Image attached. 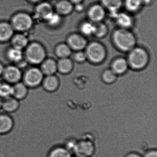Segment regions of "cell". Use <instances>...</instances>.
I'll list each match as a JSON object with an SVG mask.
<instances>
[{"mask_svg":"<svg viewBox=\"0 0 157 157\" xmlns=\"http://www.w3.org/2000/svg\"><path fill=\"white\" fill-rule=\"evenodd\" d=\"M30 2H32V3H39V2H41L42 0H28Z\"/></svg>","mask_w":157,"mask_h":157,"instance_id":"obj_38","label":"cell"},{"mask_svg":"<svg viewBox=\"0 0 157 157\" xmlns=\"http://www.w3.org/2000/svg\"><path fill=\"white\" fill-rule=\"evenodd\" d=\"M113 40L117 47L120 50L128 51L132 50L136 44L134 36L125 29H119L114 33Z\"/></svg>","mask_w":157,"mask_h":157,"instance_id":"obj_2","label":"cell"},{"mask_svg":"<svg viewBox=\"0 0 157 157\" xmlns=\"http://www.w3.org/2000/svg\"><path fill=\"white\" fill-rule=\"evenodd\" d=\"M45 21L48 25L51 26H56L58 25L61 21V18L58 13H53Z\"/></svg>","mask_w":157,"mask_h":157,"instance_id":"obj_30","label":"cell"},{"mask_svg":"<svg viewBox=\"0 0 157 157\" xmlns=\"http://www.w3.org/2000/svg\"><path fill=\"white\" fill-rule=\"evenodd\" d=\"M85 54L90 61L95 63L101 62L105 56L104 48L101 44L96 42L91 43L88 46Z\"/></svg>","mask_w":157,"mask_h":157,"instance_id":"obj_6","label":"cell"},{"mask_svg":"<svg viewBox=\"0 0 157 157\" xmlns=\"http://www.w3.org/2000/svg\"><path fill=\"white\" fill-rule=\"evenodd\" d=\"M24 56L28 63L37 65L41 64L46 59V52L42 44L34 42L28 44Z\"/></svg>","mask_w":157,"mask_h":157,"instance_id":"obj_1","label":"cell"},{"mask_svg":"<svg viewBox=\"0 0 157 157\" xmlns=\"http://www.w3.org/2000/svg\"><path fill=\"white\" fill-rule=\"evenodd\" d=\"M2 75L6 82L14 84L20 82L23 75L21 69L16 65H10L5 67Z\"/></svg>","mask_w":157,"mask_h":157,"instance_id":"obj_7","label":"cell"},{"mask_svg":"<svg viewBox=\"0 0 157 157\" xmlns=\"http://www.w3.org/2000/svg\"><path fill=\"white\" fill-rule=\"evenodd\" d=\"M56 8L59 14L67 15L72 11V5L68 1L62 0L57 3Z\"/></svg>","mask_w":157,"mask_h":157,"instance_id":"obj_20","label":"cell"},{"mask_svg":"<svg viewBox=\"0 0 157 157\" xmlns=\"http://www.w3.org/2000/svg\"><path fill=\"white\" fill-rule=\"evenodd\" d=\"M12 97L21 101L24 100L28 94L29 88L23 82H17L12 85Z\"/></svg>","mask_w":157,"mask_h":157,"instance_id":"obj_12","label":"cell"},{"mask_svg":"<svg viewBox=\"0 0 157 157\" xmlns=\"http://www.w3.org/2000/svg\"><path fill=\"white\" fill-rule=\"evenodd\" d=\"M125 157H142V156L136 152H131L128 154Z\"/></svg>","mask_w":157,"mask_h":157,"instance_id":"obj_35","label":"cell"},{"mask_svg":"<svg viewBox=\"0 0 157 157\" xmlns=\"http://www.w3.org/2000/svg\"><path fill=\"white\" fill-rule=\"evenodd\" d=\"M143 157H157V151L156 150H151L145 153Z\"/></svg>","mask_w":157,"mask_h":157,"instance_id":"obj_34","label":"cell"},{"mask_svg":"<svg viewBox=\"0 0 157 157\" xmlns=\"http://www.w3.org/2000/svg\"><path fill=\"white\" fill-rule=\"evenodd\" d=\"M57 70L60 73L66 74L71 71L72 68V63L70 59L66 58H62L59 59L57 63Z\"/></svg>","mask_w":157,"mask_h":157,"instance_id":"obj_23","label":"cell"},{"mask_svg":"<svg viewBox=\"0 0 157 157\" xmlns=\"http://www.w3.org/2000/svg\"><path fill=\"white\" fill-rule=\"evenodd\" d=\"M107 32V29L105 25L101 23H97L94 25L93 34L98 37L104 36Z\"/></svg>","mask_w":157,"mask_h":157,"instance_id":"obj_29","label":"cell"},{"mask_svg":"<svg viewBox=\"0 0 157 157\" xmlns=\"http://www.w3.org/2000/svg\"><path fill=\"white\" fill-rule=\"evenodd\" d=\"M10 24L14 31L23 33L27 32L32 28L33 20L27 13H17L12 17Z\"/></svg>","mask_w":157,"mask_h":157,"instance_id":"obj_3","label":"cell"},{"mask_svg":"<svg viewBox=\"0 0 157 157\" xmlns=\"http://www.w3.org/2000/svg\"><path fill=\"white\" fill-rule=\"evenodd\" d=\"M48 157H71L70 151L66 147H56L49 151Z\"/></svg>","mask_w":157,"mask_h":157,"instance_id":"obj_21","label":"cell"},{"mask_svg":"<svg viewBox=\"0 0 157 157\" xmlns=\"http://www.w3.org/2000/svg\"><path fill=\"white\" fill-rule=\"evenodd\" d=\"M116 18L117 23L123 28H128L132 25V21L131 17L126 13L118 14Z\"/></svg>","mask_w":157,"mask_h":157,"instance_id":"obj_26","label":"cell"},{"mask_svg":"<svg viewBox=\"0 0 157 157\" xmlns=\"http://www.w3.org/2000/svg\"><path fill=\"white\" fill-rule=\"evenodd\" d=\"M13 87L8 82H0V99H6L12 96Z\"/></svg>","mask_w":157,"mask_h":157,"instance_id":"obj_25","label":"cell"},{"mask_svg":"<svg viewBox=\"0 0 157 157\" xmlns=\"http://www.w3.org/2000/svg\"><path fill=\"white\" fill-rule=\"evenodd\" d=\"M44 75L40 69L32 67L28 69L22 75L23 83L28 88H37L42 84Z\"/></svg>","mask_w":157,"mask_h":157,"instance_id":"obj_5","label":"cell"},{"mask_svg":"<svg viewBox=\"0 0 157 157\" xmlns=\"http://www.w3.org/2000/svg\"><path fill=\"white\" fill-rule=\"evenodd\" d=\"M53 13L52 5L47 2H39L35 9V16L41 21H45Z\"/></svg>","mask_w":157,"mask_h":157,"instance_id":"obj_10","label":"cell"},{"mask_svg":"<svg viewBox=\"0 0 157 157\" xmlns=\"http://www.w3.org/2000/svg\"><path fill=\"white\" fill-rule=\"evenodd\" d=\"M105 12L103 8L100 5H95L92 6L89 11L90 19L94 22L101 21L105 17Z\"/></svg>","mask_w":157,"mask_h":157,"instance_id":"obj_18","label":"cell"},{"mask_svg":"<svg viewBox=\"0 0 157 157\" xmlns=\"http://www.w3.org/2000/svg\"><path fill=\"white\" fill-rule=\"evenodd\" d=\"M83 7L82 5L80 4V3L77 4V6L76 7V9L78 11H81L82 10H83Z\"/></svg>","mask_w":157,"mask_h":157,"instance_id":"obj_36","label":"cell"},{"mask_svg":"<svg viewBox=\"0 0 157 157\" xmlns=\"http://www.w3.org/2000/svg\"><path fill=\"white\" fill-rule=\"evenodd\" d=\"M20 105V101L11 96L2 100L1 109L4 113L10 114L17 112Z\"/></svg>","mask_w":157,"mask_h":157,"instance_id":"obj_11","label":"cell"},{"mask_svg":"<svg viewBox=\"0 0 157 157\" xmlns=\"http://www.w3.org/2000/svg\"><path fill=\"white\" fill-rule=\"evenodd\" d=\"M143 3V0H125V6L128 10L135 12L138 10Z\"/></svg>","mask_w":157,"mask_h":157,"instance_id":"obj_28","label":"cell"},{"mask_svg":"<svg viewBox=\"0 0 157 157\" xmlns=\"http://www.w3.org/2000/svg\"><path fill=\"white\" fill-rule=\"evenodd\" d=\"M150 2V0H143V3H145V4H147Z\"/></svg>","mask_w":157,"mask_h":157,"instance_id":"obj_40","label":"cell"},{"mask_svg":"<svg viewBox=\"0 0 157 157\" xmlns=\"http://www.w3.org/2000/svg\"><path fill=\"white\" fill-rule=\"evenodd\" d=\"M7 57L8 59L13 63H18L24 57L23 50L11 47L7 52Z\"/></svg>","mask_w":157,"mask_h":157,"instance_id":"obj_19","label":"cell"},{"mask_svg":"<svg viewBox=\"0 0 157 157\" xmlns=\"http://www.w3.org/2000/svg\"><path fill=\"white\" fill-rule=\"evenodd\" d=\"M56 56L60 58H67L71 54L70 48L65 44L59 45L56 48Z\"/></svg>","mask_w":157,"mask_h":157,"instance_id":"obj_27","label":"cell"},{"mask_svg":"<svg viewBox=\"0 0 157 157\" xmlns=\"http://www.w3.org/2000/svg\"><path fill=\"white\" fill-rule=\"evenodd\" d=\"M82 33L86 35H90L93 34L94 31V25L86 22L83 24L81 28Z\"/></svg>","mask_w":157,"mask_h":157,"instance_id":"obj_32","label":"cell"},{"mask_svg":"<svg viewBox=\"0 0 157 157\" xmlns=\"http://www.w3.org/2000/svg\"><path fill=\"white\" fill-rule=\"evenodd\" d=\"M2 103V99H0V110H1Z\"/></svg>","mask_w":157,"mask_h":157,"instance_id":"obj_41","label":"cell"},{"mask_svg":"<svg viewBox=\"0 0 157 157\" xmlns=\"http://www.w3.org/2000/svg\"><path fill=\"white\" fill-rule=\"evenodd\" d=\"M102 78L104 81L106 83H111L115 81L116 76L113 71L107 70L103 73Z\"/></svg>","mask_w":157,"mask_h":157,"instance_id":"obj_31","label":"cell"},{"mask_svg":"<svg viewBox=\"0 0 157 157\" xmlns=\"http://www.w3.org/2000/svg\"><path fill=\"white\" fill-rule=\"evenodd\" d=\"M14 127V120L10 114L0 113V136L10 133Z\"/></svg>","mask_w":157,"mask_h":157,"instance_id":"obj_9","label":"cell"},{"mask_svg":"<svg viewBox=\"0 0 157 157\" xmlns=\"http://www.w3.org/2000/svg\"><path fill=\"white\" fill-rule=\"evenodd\" d=\"M14 31L10 23L0 22V42L4 43L10 40L14 35Z\"/></svg>","mask_w":157,"mask_h":157,"instance_id":"obj_13","label":"cell"},{"mask_svg":"<svg viewBox=\"0 0 157 157\" xmlns=\"http://www.w3.org/2000/svg\"><path fill=\"white\" fill-rule=\"evenodd\" d=\"M148 59V55L147 52L139 48H133L128 55V63L130 67L135 69H140L146 67Z\"/></svg>","mask_w":157,"mask_h":157,"instance_id":"obj_4","label":"cell"},{"mask_svg":"<svg viewBox=\"0 0 157 157\" xmlns=\"http://www.w3.org/2000/svg\"><path fill=\"white\" fill-rule=\"evenodd\" d=\"M94 149L91 141L83 140L76 142L73 151L77 157H90L94 153Z\"/></svg>","mask_w":157,"mask_h":157,"instance_id":"obj_8","label":"cell"},{"mask_svg":"<svg viewBox=\"0 0 157 157\" xmlns=\"http://www.w3.org/2000/svg\"><path fill=\"white\" fill-rule=\"evenodd\" d=\"M101 2L110 13L117 12L122 4V0H101Z\"/></svg>","mask_w":157,"mask_h":157,"instance_id":"obj_24","label":"cell"},{"mask_svg":"<svg viewBox=\"0 0 157 157\" xmlns=\"http://www.w3.org/2000/svg\"><path fill=\"white\" fill-rule=\"evenodd\" d=\"M40 65V70L46 76L54 75L57 70V63L52 59H45Z\"/></svg>","mask_w":157,"mask_h":157,"instance_id":"obj_17","label":"cell"},{"mask_svg":"<svg viewBox=\"0 0 157 157\" xmlns=\"http://www.w3.org/2000/svg\"><path fill=\"white\" fill-rule=\"evenodd\" d=\"M128 68V63L123 58L117 59L115 60L112 65V71L116 74H121L124 73Z\"/></svg>","mask_w":157,"mask_h":157,"instance_id":"obj_22","label":"cell"},{"mask_svg":"<svg viewBox=\"0 0 157 157\" xmlns=\"http://www.w3.org/2000/svg\"><path fill=\"white\" fill-rule=\"evenodd\" d=\"M10 41L12 47L21 50L25 49L29 44L27 36L21 33L13 35Z\"/></svg>","mask_w":157,"mask_h":157,"instance_id":"obj_16","label":"cell"},{"mask_svg":"<svg viewBox=\"0 0 157 157\" xmlns=\"http://www.w3.org/2000/svg\"><path fill=\"white\" fill-rule=\"evenodd\" d=\"M4 68H5V67L3 66L2 64L0 63V76L2 75V73L4 71Z\"/></svg>","mask_w":157,"mask_h":157,"instance_id":"obj_37","label":"cell"},{"mask_svg":"<svg viewBox=\"0 0 157 157\" xmlns=\"http://www.w3.org/2000/svg\"><path fill=\"white\" fill-rule=\"evenodd\" d=\"M70 1L71 2H73V3L78 4V3H80V2H81L82 0H70Z\"/></svg>","mask_w":157,"mask_h":157,"instance_id":"obj_39","label":"cell"},{"mask_svg":"<svg viewBox=\"0 0 157 157\" xmlns=\"http://www.w3.org/2000/svg\"><path fill=\"white\" fill-rule=\"evenodd\" d=\"M69 47L75 50H81L85 48L87 41L82 36L77 34L70 36L67 39Z\"/></svg>","mask_w":157,"mask_h":157,"instance_id":"obj_14","label":"cell"},{"mask_svg":"<svg viewBox=\"0 0 157 157\" xmlns=\"http://www.w3.org/2000/svg\"><path fill=\"white\" fill-rule=\"evenodd\" d=\"M74 58L77 62H82L86 60L87 56L85 53L79 51L75 54Z\"/></svg>","mask_w":157,"mask_h":157,"instance_id":"obj_33","label":"cell"},{"mask_svg":"<svg viewBox=\"0 0 157 157\" xmlns=\"http://www.w3.org/2000/svg\"><path fill=\"white\" fill-rule=\"evenodd\" d=\"M41 85L46 91L53 92L57 90L59 82L58 79L55 75H48L44 78Z\"/></svg>","mask_w":157,"mask_h":157,"instance_id":"obj_15","label":"cell"}]
</instances>
